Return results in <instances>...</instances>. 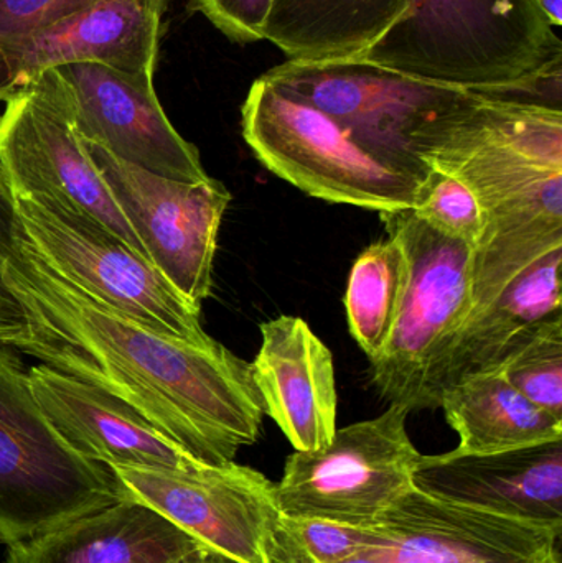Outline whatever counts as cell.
I'll list each match as a JSON object with an SVG mask.
<instances>
[{
    "label": "cell",
    "instance_id": "obj_1",
    "mask_svg": "<svg viewBox=\"0 0 562 563\" xmlns=\"http://www.w3.org/2000/svg\"><path fill=\"white\" fill-rule=\"evenodd\" d=\"M2 280L26 318L16 353L98 387L205 465L234 462L260 439L263 399L251 363L217 340L157 333L59 276L16 228Z\"/></svg>",
    "mask_w": 562,
    "mask_h": 563
},
{
    "label": "cell",
    "instance_id": "obj_2",
    "mask_svg": "<svg viewBox=\"0 0 562 563\" xmlns=\"http://www.w3.org/2000/svg\"><path fill=\"white\" fill-rule=\"evenodd\" d=\"M561 102L562 92L469 89L415 135L419 158L461 180L484 213L469 317L562 247Z\"/></svg>",
    "mask_w": 562,
    "mask_h": 563
},
{
    "label": "cell",
    "instance_id": "obj_3",
    "mask_svg": "<svg viewBox=\"0 0 562 563\" xmlns=\"http://www.w3.org/2000/svg\"><path fill=\"white\" fill-rule=\"evenodd\" d=\"M360 59L472 91L562 82V42L537 0H411Z\"/></svg>",
    "mask_w": 562,
    "mask_h": 563
},
{
    "label": "cell",
    "instance_id": "obj_4",
    "mask_svg": "<svg viewBox=\"0 0 562 563\" xmlns=\"http://www.w3.org/2000/svg\"><path fill=\"white\" fill-rule=\"evenodd\" d=\"M29 371L0 346V542L9 545L121 499L109 466L73 452L46 422Z\"/></svg>",
    "mask_w": 562,
    "mask_h": 563
},
{
    "label": "cell",
    "instance_id": "obj_5",
    "mask_svg": "<svg viewBox=\"0 0 562 563\" xmlns=\"http://www.w3.org/2000/svg\"><path fill=\"white\" fill-rule=\"evenodd\" d=\"M254 157L309 197L389 213L415 207L421 184L376 161L335 121L260 76L241 108Z\"/></svg>",
    "mask_w": 562,
    "mask_h": 563
},
{
    "label": "cell",
    "instance_id": "obj_6",
    "mask_svg": "<svg viewBox=\"0 0 562 563\" xmlns=\"http://www.w3.org/2000/svg\"><path fill=\"white\" fill-rule=\"evenodd\" d=\"M379 217L405 246L409 284L389 340L370 360V380L389 406L409 413L432 409V376L472 310L474 250L442 236L411 208Z\"/></svg>",
    "mask_w": 562,
    "mask_h": 563
},
{
    "label": "cell",
    "instance_id": "obj_7",
    "mask_svg": "<svg viewBox=\"0 0 562 563\" xmlns=\"http://www.w3.org/2000/svg\"><path fill=\"white\" fill-rule=\"evenodd\" d=\"M263 76L329 115L376 161L419 184L431 168L419 158L415 135L469 91L365 59H287Z\"/></svg>",
    "mask_w": 562,
    "mask_h": 563
},
{
    "label": "cell",
    "instance_id": "obj_8",
    "mask_svg": "<svg viewBox=\"0 0 562 563\" xmlns=\"http://www.w3.org/2000/svg\"><path fill=\"white\" fill-rule=\"evenodd\" d=\"M20 228L43 260L99 303L167 336L210 344L201 308L161 271L86 214L45 197H15Z\"/></svg>",
    "mask_w": 562,
    "mask_h": 563
},
{
    "label": "cell",
    "instance_id": "obj_9",
    "mask_svg": "<svg viewBox=\"0 0 562 563\" xmlns=\"http://www.w3.org/2000/svg\"><path fill=\"white\" fill-rule=\"evenodd\" d=\"M399 406L337 429L327 445L287 459L274 485L280 515L370 528L415 489L422 453Z\"/></svg>",
    "mask_w": 562,
    "mask_h": 563
},
{
    "label": "cell",
    "instance_id": "obj_10",
    "mask_svg": "<svg viewBox=\"0 0 562 563\" xmlns=\"http://www.w3.org/2000/svg\"><path fill=\"white\" fill-rule=\"evenodd\" d=\"M0 115V164L13 197H45L102 224L148 261L137 234L73 128L56 69L7 98Z\"/></svg>",
    "mask_w": 562,
    "mask_h": 563
},
{
    "label": "cell",
    "instance_id": "obj_11",
    "mask_svg": "<svg viewBox=\"0 0 562 563\" xmlns=\"http://www.w3.org/2000/svg\"><path fill=\"white\" fill-rule=\"evenodd\" d=\"M121 498L174 522L208 551L240 563H273L280 511L274 485L231 462L188 470L109 466Z\"/></svg>",
    "mask_w": 562,
    "mask_h": 563
},
{
    "label": "cell",
    "instance_id": "obj_12",
    "mask_svg": "<svg viewBox=\"0 0 562 563\" xmlns=\"http://www.w3.org/2000/svg\"><path fill=\"white\" fill-rule=\"evenodd\" d=\"M85 145L148 261L201 308L213 288L218 234L231 203L230 190L211 177L200 184L170 180L99 145Z\"/></svg>",
    "mask_w": 562,
    "mask_h": 563
},
{
    "label": "cell",
    "instance_id": "obj_13",
    "mask_svg": "<svg viewBox=\"0 0 562 563\" xmlns=\"http://www.w3.org/2000/svg\"><path fill=\"white\" fill-rule=\"evenodd\" d=\"M66 89L73 128L81 141L170 180H208L200 152L174 128L152 76L79 63L56 68Z\"/></svg>",
    "mask_w": 562,
    "mask_h": 563
},
{
    "label": "cell",
    "instance_id": "obj_14",
    "mask_svg": "<svg viewBox=\"0 0 562 563\" xmlns=\"http://www.w3.org/2000/svg\"><path fill=\"white\" fill-rule=\"evenodd\" d=\"M386 563H561L562 528L411 489L378 522Z\"/></svg>",
    "mask_w": 562,
    "mask_h": 563
},
{
    "label": "cell",
    "instance_id": "obj_15",
    "mask_svg": "<svg viewBox=\"0 0 562 563\" xmlns=\"http://www.w3.org/2000/svg\"><path fill=\"white\" fill-rule=\"evenodd\" d=\"M167 5L168 0H96L0 46V102L42 73L79 63L154 78Z\"/></svg>",
    "mask_w": 562,
    "mask_h": 563
},
{
    "label": "cell",
    "instance_id": "obj_16",
    "mask_svg": "<svg viewBox=\"0 0 562 563\" xmlns=\"http://www.w3.org/2000/svg\"><path fill=\"white\" fill-rule=\"evenodd\" d=\"M29 379L46 422L73 452L89 462L155 470L205 465L128 404L98 387L42 363L30 367Z\"/></svg>",
    "mask_w": 562,
    "mask_h": 563
},
{
    "label": "cell",
    "instance_id": "obj_17",
    "mask_svg": "<svg viewBox=\"0 0 562 563\" xmlns=\"http://www.w3.org/2000/svg\"><path fill=\"white\" fill-rule=\"evenodd\" d=\"M260 331L251 369L264 413L299 452L327 445L339 409L332 353L299 317L280 314L261 323Z\"/></svg>",
    "mask_w": 562,
    "mask_h": 563
},
{
    "label": "cell",
    "instance_id": "obj_18",
    "mask_svg": "<svg viewBox=\"0 0 562 563\" xmlns=\"http://www.w3.org/2000/svg\"><path fill=\"white\" fill-rule=\"evenodd\" d=\"M415 485L439 498L562 528V440L488 455H422Z\"/></svg>",
    "mask_w": 562,
    "mask_h": 563
},
{
    "label": "cell",
    "instance_id": "obj_19",
    "mask_svg": "<svg viewBox=\"0 0 562 563\" xmlns=\"http://www.w3.org/2000/svg\"><path fill=\"white\" fill-rule=\"evenodd\" d=\"M561 263L562 247L551 250L464 321L432 376V409H439L449 387L497 371L541 324L562 317Z\"/></svg>",
    "mask_w": 562,
    "mask_h": 563
},
{
    "label": "cell",
    "instance_id": "obj_20",
    "mask_svg": "<svg viewBox=\"0 0 562 563\" xmlns=\"http://www.w3.org/2000/svg\"><path fill=\"white\" fill-rule=\"evenodd\" d=\"M203 545L134 499L9 545L7 563H184Z\"/></svg>",
    "mask_w": 562,
    "mask_h": 563
},
{
    "label": "cell",
    "instance_id": "obj_21",
    "mask_svg": "<svg viewBox=\"0 0 562 563\" xmlns=\"http://www.w3.org/2000/svg\"><path fill=\"white\" fill-rule=\"evenodd\" d=\"M411 0H274L264 40L289 59H360Z\"/></svg>",
    "mask_w": 562,
    "mask_h": 563
},
{
    "label": "cell",
    "instance_id": "obj_22",
    "mask_svg": "<svg viewBox=\"0 0 562 563\" xmlns=\"http://www.w3.org/2000/svg\"><path fill=\"white\" fill-rule=\"evenodd\" d=\"M439 409L459 435L458 455H488L562 440V420L518 393L498 371L449 387Z\"/></svg>",
    "mask_w": 562,
    "mask_h": 563
},
{
    "label": "cell",
    "instance_id": "obj_23",
    "mask_svg": "<svg viewBox=\"0 0 562 563\" xmlns=\"http://www.w3.org/2000/svg\"><path fill=\"white\" fill-rule=\"evenodd\" d=\"M409 284V261L396 236L366 247L350 271L345 311L353 340L373 360L385 347L401 313Z\"/></svg>",
    "mask_w": 562,
    "mask_h": 563
},
{
    "label": "cell",
    "instance_id": "obj_24",
    "mask_svg": "<svg viewBox=\"0 0 562 563\" xmlns=\"http://www.w3.org/2000/svg\"><path fill=\"white\" fill-rule=\"evenodd\" d=\"M382 545L375 526L342 525L320 518L280 515L273 563H333Z\"/></svg>",
    "mask_w": 562,
    "mask_h": 563
},
{
    "label": "cell",
    "instance_id": "obj_25",
    "mask_svg": "<svg viewBox=\"0 0 562 563\" xmlns=\"http://www.w3.org/2000/svg\"><path fill=\"white\" fill-rule=\"evenodd\" d=\"M497 371L528 400L562 420V317L541 324Z\"/></svg>",
    "mask_w": 562,
    "mask_h": 563
},
{
    "label": "cell",
    "instance_id": "obj_26",
    "mask_svg": "<svg viewBox=\"0 0 562 563\" xmlns=\"http://www.w3.org/2000/svg\"><path fill=\"white\" fill-rule=\"evenodd\" d=\"M412 213L442 236L475 250L485 230V218L475 195L458 178L432 170L419 188Z\"/></svg>",
    "mask_w": 562,
    "mask_h": 563
},
{
    "label": "cell",
    "instance_id": "obj_27",
    "mask_svg": "<svg viewBox=\"0 0 562 563\" xmlns=\"http://www.w3.org/2000/svg\"><path fill=\"white\" fill-rule=\"evenodd\" d=\"M274 0H190V9L201 13L228 40L241 45L264 40Z\"/></svg>",
    "mask_w": 562,
    "mask_h": 563
},
{
    "label": "cell",
    "instance_id": "obj_28",
    "mask_svg": "<svg viewBox=\"0 0 562 563\" xmlns=\"http://www.w3.org/2000/svg\"><path fill=\"white\" fill-rule=\"evenodd\" d=\"M96 0H0V46L25 38Z\"/></svg>",
    "mask_w": 562,
    "mask_h": 563
},
{
    "label": "cell",
    "instance_id": "obj_29",
    "mask_svg": "<svg viewBox=\"0 0 562 563\" xmlns=\"http://www.w3.org/2000/svg\"><path fill=\"white\" fill-rule=\"evenodd\" d=\"M16 228H19V217H16L15 197L0 164V285H3V264L9 261L15 250Z\"/></svg>",
    "mask_w": 562,
    "mask_h": 563
},
{
    "label": "cell",
    "instance_id": "obj_30",
    "mask_svg": "<svg viewBox=\"0 0 562 563\" xmlns=\"http://www.w3.org/2000/svg\"><path fill=\"white\" fill-rule=\"evenodd\" d=\"M26 318L19 301L0 285V346L13 347L25 333Z\"/></svg>",
    "mask_w": 562,
    "mask_h": 563
},
{
    "label": "cell",
    "instance_id": "obj_31",
    "mask_svg": "<svg viewBox=\"0 0 562 563\" xmlns=\"http://www.w3.org/2000/svg\"><path fill=\"white\" fill-rule=\"evenodd\" d=\"M333 563H386V561L383 548L378 545V548L366 549V551L359 552V554L352 555V558Z\"/></svg>",
    "mask_w": 562,
    "mask_h": 563
},
{
    "label": "cell",
    "instance_id": "obj_32",
    "mask_svg": "<svg viewBox=\"0 0 562 563\" xmlns=\"http://www.w3.org/2000/svg\"><path fill=\"white\" fill-rule=\"evenodd\" d=\"M537 2L554 29L562 26V0H537Z\"/></svg>",
    "mask_w": 562,
    "mask_h": 563
},
{
    "label": "cell",
    "instance_id": "obj_33",
    "mask_svg": "<svg viewBox=\"0 0 562 563\" xmlns=\"http://www.w3.org/2000/svg\"><path fill=\"white\" fill-rule=\"evenodd\" d=\"M184 563H240L233 561V559L227 558V555L217 554V552L208 551V549H203V551L195 554L194 558L188 559Z\"/></svg>",
    "mask_w": 562,
    "mask_h": 563
}]
</instances>
